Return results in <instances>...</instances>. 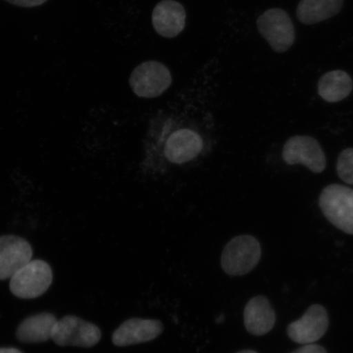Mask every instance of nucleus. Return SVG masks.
I'll list each match as a JSON object with an SVG mask.
<instances>
[{
    "label": "nucleus",
    "mask_w": 353,
    "mask_h": 353,
    "mask_svg": "<svg viewBox=\"0 0 353 353\" xmlns=\"http://www.w3.org/2000/svg\"><path fill=\"white\" fill-rule=\"evenodd\" d=\"M261 255V246L255 237L238 236L225 246L221 257V266L228 275H245L257 266Z\"/></svg>",
    "instance_id": "obj_1"
},
{
    "label": "nucleus",
    "mask_w": 353,
    "mask_h": 353,
    "mask_svg": "<svg viewBox=\"0 0 353 353\" xmlns=\"http://www.w3.org/2000/svg\"><path fill=\"white\" fill-rule=\"evenodd\" d=\"M319 205L330 223L339 230L353 235V189L330 184L321 193Z\"/></svg>",
    "instance_id": "obj_2"
},
{
    "label": "nucleus",
    "mask_w": 353,
    "mask_h": 353,
    "mask_svg": "<svg viewBox=\"0 0 353 353\" xmlns=\"http://www.w3.org/2000/svg\"><path fill=\"white\" fill-rule=\"evenodd\" d=\"M10 290L15 296L30 299L41 296L52 281V269L43 260H32L10 278Z\"/></svg>",
    "instance_id": "obj_3"
},
{
    "label": "nucleus",
    "mask_w": 353,
    "mask_h": 353,
    "mask_svg": "<svg viewBox=\"0 0 353 353\" xmlns=\"http://www.w3.org/2000/svg\"><path fill=\"white\" fill-rule=\"evenodd\" d=\"M172 83L170 70L157 61H148L132 70L130 85L139 98L154 99L161 96Z\"/></svg>",
    "instance_id": "obj_4"
},
{
    "label": "nucleus",
    "mask_w": 353,
    "mask_h": 353,
    "mask_svg": "<svg viewBox=\"0 0 353 353\" xmlns=\"http://www.w3.org/2000/svg\"><path fill=\"white\" fill-rule=\"evenodd\" d=\"M258 30L276 52H284L293 46L295 30L288 13L281 8H270L257 20Z\"/></svg>",
    "instance_id": "obj_5"
},
{
    "label": "nucleus",
    "mask_w": 353,
    "mask_h": 353,
    "mask_svg": "<svg viewBox=\"0 0 353 353\" xmlns=\"http://www.w3.org/2000/svg\"><path fill=\"white\" fill-rule=\"evenodd\" d=\"M101 330L98 326L77 316H65L57 321L52 339L57 345L91 347L100 341Z\"/></svg>",
    "instance_id": "obj_6"
},
{
    "label": "nucleus",
    "mask_w": 353,
    "mask_h": 353,
    "mask_svg": "<svg viewBox=\"0 0 353 353\" xmlns=\"http://www.w3.org/2000/svg\"><path fill=\"white\" fill-rule=\"evenodd\" d=\"M282 158L290 165L301 164L315 174L326 167L325 154L317 140L310 136H294L285 143Z\"/></svg>",
    "instance_id": "obj_7"
},
{
    "label": "nucleus",
    "mask_w": 353,
    "mask_h": 353,
    "mask_svg": "<svg viewBox=\"0 0 353 353\" xmlns=\"http://www.w3.org/2000/svg\"><path fill=\"white\" fill-rule=\"evenodd\" d=\"M329 316L327 312L320 304L309 307L301 319L288 325L287 334L294 343L312 344L319 341L327 331Z\"/></svg>",
    "instance_id": "obj_8"
},
{
    "label": "nucleus",
    "mask_w": 353,
    "mask_h": 353,
    "mask_svg": "<svg viewBox=\"0 0 353 353\" xmlns=\"http://www.w3.org/2000/svg\"><path fill=\"white\" fill-rule=\"evenodd\" d=\"M32 245L23 238L8 235L0 236V280L11 278L32 261Z\"/></svg>",
    "instance_id": "obj_9"
},
{
    "label": "nucleus",
    "mask_w": 353,
    "mask_h": 353,
    "mask_svg": "<svg viewBox=\"0 0 353 353\" xmlns=\"http://www.w3.org/2000/svg\"><path fill=\"white\" fill-rule=\"evenodd\" d=\"M161 321L132 319L120 326L112 335V342L118 347L134 345L153 341L162 333Z\"/></svg>",
    "instance_id": "obj_10"
},
{
    "label": "nucleus",
    "mask_w": 353,
    "mask_h": 353,
    "mask_svg": "<svg viewBox=\"0 0 353 353\" xmlns=\"http://www.w3.org/2000/svg\"><path fill=\"white\" fill-rule=\"evenodd\" d=\"M152 24L156 32L165 38H174L183 32L186 24V12L174 0H162L152 12Z\"/></svg>",
    "instance_id": "obj_11"
},
{
    "label": "nucleus",
    "mask_w": 353,
    "mask_h": 353,
    "mask_svg": "<svg viewBox=\"0 0 353 353\" xmlns=\"http://www.w3.org/2000/svg\"><path fill=\"white\" fill-rule=\"evenodd\" d=\"M202 149L201 137L195 131L183 129L173 132L168 139L165 154L168 161L181 165L192 161Z\"/></svg>",
    "instance_id": "obj_12"
},
{
    "label": "nucleus",
    "mask_w": 353,
    "mask_h": 353,
    "mask_svg": "<svg viewBox=\"0 0 353 353\" xmlns=\"http://www.w3.org/2000/svg\"><path fill=\"white\" fill-rule=\"evenodd\" d=\"M244 323L247 331L255 336H262L274 327L275 312L266 297L259 295L250 300L244 310Z\"/></svg>",
    "instance_id": "obj_13"
},
{
    "label": "nucleus",
    "mask_w": 353,
    "mask_h": 353,
    "mask_svg": "<svg viewBox=\"0 0 353 353\" xmlns=\"http://www.w3.org/2000/svg\"><path fill=\"white\" fill-rule=\"evenodd\" d=\"M57 319L51 313L32 316L21 322L17 330V338L23 343H43L52 339Z\"/></svg>",
    "instance_id": "obj_14"
},
{
    "label": "nucleus",
    "mask_w": 353,
    "mask_h": 353,
    "mask_svg": "<svg viewBox=\"0 0 353 353\" xmlns=\"http://www.w3.org/2000/svg\"><path fill=\"white\" fill-rule=\"evenodd\" d=\"M353 82L350 74L343 70H336L325 73L319 81V94L328 103H339L350 96Z\"/></svg>",
    "instance_id": "obj_15"
},
{
    "label": "nucleus",
    "mask_w": 353,
    "mask_h": 353,
    "mask_svg": "<svg viewBox=\"0 0 353 353\" xmlns=\"http://www.w3.org/2000/svg\"><path fill=\"white\" fill-rule=\"evenodd\" d=\"M343 0H301L297 8V17L305 25L327 20L342 10Z\"/></svg>",
    "instance_id": "obj_16"
},
{
    "label": "nucleus",
    "mask_w": 353,
    "mask_h": 353,
    "mask_svg": "<svg viewBox=\"0 0 353 353\" xmlns=\"http://www.w3.org/2000/svg\"><path fill=\"white\" fill-rule=\"evenodd\" d=\"M337 174L344 183L353 185V148H347L339 154Z\"/></svg>",
    "instance_id": "obj_17"
},
{
    "label": "nucleus",
    "mask_w": 353,
    "mask_h": 353,
    "mask_svg": "<svg viewBox=\"0 0 353 353\" xmlns=\"http://www.w3.org/2000/svg\"><path fill=\"white\" fill-rule=\"evenodd\" d=\"M6 1L21 8H34L42 6L48 0H6Z\"/></svg>",
    "instance_id": "obj_18"
},
{
    "label": "nucleus",
    "mask_w": 353,
    "mask_h": 353,
    "mask_svg": "<svg viewBox=\"0 0 353 353\" xmlns=\"http://www.w3.org/2000/svg\"><path fill=\"white\" fill-rule=\"evenodd\" d=\"M291 353H327V352L323 347L312 343L306 344V345H303Z\"/></svg>",
    "instance_id": "obj_19"
},
{
    "label": "nucleus",
    "mask_w": 353,
    "mask_h": 353,
    "mask_svg": "<svg viewBox=\"0 0 353 353\" xmlns=\"http://www.w3.org/2000/svg\"><path fill=\"white\" fill-rule=\"evenodd\" d=\"M0 353H21L16 348H0Z\"/></svg>",
    "instance_id": "obj_20"
},
{
    "label": "nucleus",
    "mask_w": 353,
    "mask_h": 353,
    "mask_svg": "<svg viewBox=\"0 0 353 353\" xmlns=\"http://www.w3.org/2000/svg\"><path fill=\"white\" fill-rule=\"evenodd\" d=\"M224 321V316L223 315H221L219 319H216V322H217V323H222V322H223Z\"/></svg>",
    "instance_id": "obj_21"
},
{
    "label": "nucleus",
    "mask_w": 353,
    "mask_h": 353,
    "mask_svg": "<svg viewBox=\"0 0 353 353\" xmlns=\"http://www.w3.org/2000/svg\"><path fill=\"white\" fill-rule=\"evenodd\" d=\"M237 353H258L257 352L253 351V350H244L241 351Z\"/></svg>",
    "instance_id": "obj_22"
}]
</instances>
